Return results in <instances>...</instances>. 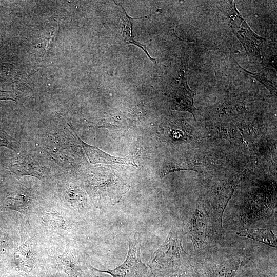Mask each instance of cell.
I'll use <instances>...</instances> for the list:
<instances>
[{"label": "cell", "mask_w": 277, "mask_h": 277, "mask_svg": "<svg viewBox=\"0 0 277 277\" xmlns=\"http://www.w3.org/2000/svg\"><path fill=\"white\" fill-rule=\"evenodd\" d=\"M182 232L174 224L165 241L153 253L149 267L155 273H168L176 270L186 260L182 246Z\"/></svg>", "instance_id": "cell-1"}, {"label": "cell", "mask_w": 277, "mask_h": 277, "mask_svg": "<svg viewBox=\"0 0 277 277\" xmlns=\"http://www.w3.org/2000/svg\"><path fill=\"white\" fill-rule=\"evenodd\" d=\"M218 8L230 19L234 34L250 55L260 56L263 38L258 35L249 27L236 9L233 1H221Z\"/></svg>", "instance_id": "cell-2"}, {"label": "cell", "mask_w": 277, "mask_h": 277, "mask_svg": "<svg viewBox=\"0 0 277 277\" xmlns=\"http://www.w3.org/2000/svg\"><path fill=\"white\" fill-rule=\"evenodd\" d=\"M141 240L139 234L131 238L129 243L128 254L125 260L113 269L101 270L92 268L96 271L109 274L112 277H144L148 267L141 258Z\"/></svg>", "instance_id": "cell-3"}, {"label": "cell", "mask_w": 277, "mask_h": 277, "mask_svg": "<svg viewBox=\"0 0 277 277\" xmlns=\"http://www.w3.org/2000/svg\"><path fill=\"white\" fill-rule=\"evenodd\" d=\"M189 214L186 224L191 237L194 249L199 251L204 249L209 243V238L211 231L210 229H216L213 226L212 214H209L201 207H197L193 212Z\"/></svg>", "instance_id": "cell-4"}, {"label": "cell", "mask_w": 277, "mask_h": 277, "mask_svg": "<svg viewBox=\"0 0 277 277\" xmlns=\"http://www.w3.org/2000/svg\"><path fill=\"white\" fill-rule=\"evenodd\" d=\"M196 94L188 85L186 72L181 70L178 78L172 86L170 92L169 99L171 109L189 112L195 119L196 108L194 105V97Z\"/></svg>", "instance_id": "cell-5"}, {"label": "cell", "mask_w": 277, "mask_h": 277, "mask_svg": "<svg viewBox=\"0 0 277 277\" xmlns=\"http://www.w3.org/2000/svg\"><path fill=\"white\" fill-rule=\"evenodd\" d=\"M10 169L20 175H29L38 179L45 177L43 167L28 154H21L9 165Z\"/></svg>", "instance_id": "cell-6"}, {"label": "cell", "mask_w": 277, "mask_h": 277, "mask_svg": "<svg viewBox=\"0 0 277 277\" xmlns=\"http://www.w3.org/2000/svg\"><path fill=\"white\" fill-rule=\"evenodd\" d=\"M76 136L81 142L90 163L120 164L137 166L132 156L117 157L111 156L97 147L85 143L76 134Z\"/></svg>", "instance_id": "cell-7"}, {"label": "cell", "mask_w": 277, "mask_h": 277, "mask_svg": "<svg viewBox=\"0 0 277 277\" xmlns=\"http://www.w3.org/2000/svg\"><path fill=\"white\" fill-rule=\"evenodd\" d=\"M246 261L234 258L211 264L206 269L204 277H234Z\"/></svg>", "instance_id": "cell-8"}, {"label": "cell", "mask_w": 277, "mask_h": 277, "mask_svg": "<svg viewBox=\"0 0 277 277\" xmlns=\"http://www.w3.org/2000/svg\"><path fill=\"white\" fill-rule=\"evenodd\" d=\"M33 196L31 189L23 187L15 196L6 199L4 208L19 212L25 216H27L31 211Z\"/></svg>", "instance_id": "cell-9"}, {"label": "cell", "mask_w": 277, "mask_h": 277, "mask_svg": "<svg viewBox=\"0 0 277 277\" xmlns=\"http://www.w3.org/2000/svg\"><path fill=\"white\" fill-rule=\"evenodd\" d=\"M35 251L27 243H22L14 252V262L20 270L30 272L35 262Z\"/></svg>", "instance_id": "cell-10"}, {"label": "cell", "mask_w": 277, "mask_h": 277, "mask_svg": "<svg viewBox=\"0 0 277 277\" xmlns=\"http://www.w3.org/2000/svg\"><path fill=\"white\" fill-rule=\"evenodd\" d=\"M115 3L116 4V5L119 6L121 9L122 36L124 41L127 44L134 45L141 48L151 61L156 63L155 59L151 57L149 55L147 50L146 47L147 45L142 44L139 42L135 41L132 35V26L133 21L134 19L140 18H134L129 16L121 4H117L116 2H115Z\"/></svg>", "instance_id": "cell-11"}, {"label": "cell", "mask_w": 277, "mask_h": 277, "mask_svg": "<svg viewBox=\"0 0 277 277\" xmlns=\"http://www.w3.org/2000/svg\"><path fill=\"white\" fill-rule=\"evenodd\" d=\"M41 223L48 229L66 231L70 229V224L67 217L57 211H45L40 215Z\"/></svg>", "instance_id": "cell-12"}, {"label": "cell", "mask_w": 277, "mask_h": 277, "mask_svg": "<svg viewBox=\"0 0 277 277\" xmlns=\"http://www.w3.org/2000/svg\"><path fill=\"white\" fill-rule=\"evenodd\" d=\"M80 274V268L70 251L60 255L57 277H78Z\"/></svg>", "instance_id": "cell-13"}, {"label": "cell", "mask_w": 277, "mask_h": 277, "mask_svg": "<svg viewBox=\"0 0 277 277\" xmlns=\"http://www.w3.org/2000/svg\"><path fill=\"white\" fill-rule=\"evenodd\" d=\"M236 234L239 236L247 237L271 247H276V238L273 232L270 230L259 228L247 229L239 231Z\"/></svg>", "instance_id": "cell-14"}, {"label": "cell", "mask_w": 277, "mask_h": 277, "mask_svg": "<svg viewBox=\"0 0 277 277\" xmlns=\"http://www.w3.org/2000/svg\"><path fill=\"white\" fill-rule=\"evenodd\" d=\"M0 146L5 147L15 152L19 150V145L17 142L9 135L0 125Z\"/></svg>", "instance_id": "cell-15"}]
</instances>
